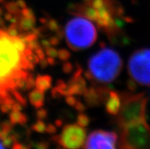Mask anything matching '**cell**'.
<instances>
[{
    "label": "cell",
    "instance_id": "cell-20",
    "mask_svg": "<svg viewBox=\"0 0 150 149\" xmlns=\"http://www.w3.org/2000/svg\"><path fill=\"white\" fill-rule=\"evenodd\" d=\"M45 54L48 57H51V58L56 59L57 57V54H58V50L55 49L54 47H49L46 48L45 49Z\"/></svg>",
    "mask_w": 150,
    "mask_h": 149
},
{
    "label": "cell",
    "instance_id": "cell-22",
    "mask_svg": "<svg viewBox=\"0 0 150 149\" xmlns=\"http://www.w3.org/2000/svg\"><path fill=\"white\" fill-rule=\"evenodd\" d=\"M72 70H73V66H72L71 62H69L67 61V62H65L64 64L63 65V71L64 73H70V72H72Z\"/></svg>",
    "mask_w": 150,
    "mask_h": 149
},
{
    "label": "cell",
    "instance_id": "cell-13",
    "mask_svg": "<svg viewBox=\"0 0 150 149\" xmlns=\"http://www.w3.org/2000/svg\"><path fill=\"white\" fill-rule=\"evenodd\" d=\"M28 99L30 105H32L34 107L37 109L41 108L44 106V101H45L44 91L35 88L29 93Z\"/></svg>",
    "mask_w": 150,
    "mask_h": 149
},
{
    "label": "cell",
    "instance_id": "cell-16",
    "mask_svg": "<svg viewBox=\"0 0 150 149\" xmlns=\"http://www.w3.org/2000/svg\"><path fill=\"white\" fill-rule=\"evenodd\" d=\"M46 127H47V125L44 121L42 119H38L36 123L32 125L31 129L38 133H44V132H46Z\"/></svg>",
    "mask_w": 150,
    "mask_h": 149
},
{
    "label": "cell",
    "instance_id": "cell-25",
    "mask_svg": "<svg viewBox=\"0 0 150 149\" xmlns=\"http://www.w3.org/2000/svg\"><path fill=\"white\" fill-rule=\"evenodd\" d=\"M57 132V127L55 125L53 124H48L46 127V132H47L49 134H53Z\"/></svg>",
    "mask_w": 150,
    "mask_h": 149
},
{
    "label": "cell",
    "instance_id": "cell-1",
    "mask_svg": "<svg viewBox=\"0 0 150 149\" xmlns=\"http://www.w3.org/2000/svg\"><path fill=\"white\" fill-rule=\"evenodd\" d=\"M29 44L28 34L12 35L0 29V109L10 113L15 103L26 105L19 90L25 88L29 71L40 59Z\"/></svg>",
    "mask_w": 150,
    "mask_h": 149
},
{
    "label": "cell",
    "instance_id": "cell-9",
    "mask_svg": "<svg viewBox=\"0 0 150 149\" xmlns=\"http://www.w3.org/2000/svg\"><path fill=\"white\" fill-rule=\"evenodd\" d=\"M109 92L110 90L108 88L92 87L87 89L84 94V98L88 105L90 107H96L106 101Z\"/></svg>",
    "mask_w": 150,
    "mask_h": 149
},
{
    "label": "cell",
    "instance_id": "cell-21",
    "mask_svg": "<svg viewBox=\"0 0 150 149\" xmlns=\"http://www.w3.org/2000/svg\"><path fill=\"white\" fill-rule=\"evenodd\" d=\"M47 117V111L45 109L43 108H39V109L37 112V118L38 119H44Z\"/></svg>",
    "mask_w": 150,
    "mask_h": 149
},
{
    "label": "cell",
    "instance_id": "cell-8",
    "mask_svg": "<svg viewBox=\"0 0 150 149\" xmlns=\"http://www.w3.org/2000/svg\"><path fill=\"white\" fill-rule=\"evenodd\" d=\"M117 135L114 132L105 130H95L88 136L86 142L85 148H116Z\"/></svg>",
    "mask_w": 150,
    "mask_h": 149
},
{
    "label": "cell",
    "instance_id": "cell-23",
    "mask_svg": "<svg viewBox=\"0 0 150 149\" xmlns=\"http://www.w3.org/2000/svg\"><path fill=\"white\" fill-rule=\"evenodd\" d=\"M77 101H78L77 99L72 95H67V97H66V102H67V104L69 106H72V107H74V105L76 104V103Z\"/></svg>",
    "mask_w": 150,
    "mask_h": 149
},
{
    "label": "cell",
    "instance_id": "cell-27",
    "mask_svg": "<svg viewBox=\"0 0 150 149\" xmlns=\"http://www.w3.org/2000/svg\"><path fill=\"white\" fill-rule=\"evenodd\" d=\"M128 88L131 91H135L136 90V82L133 79L129 80V82H128Z\"/></svg>",
    "mask_w": 150,
    "mask_h": 149
},
{
    "label": "cell",
    "instance_id": "cell-10",
    "mask_svg": "<svg viewBox=\"0 0 150 149\" xmlns=\"http://www.w3.org/2000/svg\"><path fill=\"white\" fill-rule=\"evenodd\" d=\"M82 68L79 66L78 68L75 71L70 81L67 84L68 95H84L87 91L86 80L82 76Z\"/></svg>",
    "mask_w": 150,
    "mask_h": 149
},
{
    "label": "cell",
    "instance_id": "cell-29",
    "mask_svg": "<svg viewBox=\"0 0 150 149\" xmlns=\"http://www.w3.org/2000/svg\"><path fill=\"white\" fill-rule=\"evenodd\" d=\"M6 148V146L4 145L3 142H2V140L0 139V148Z\"/></svg>",
    "mask_w": 150,
    "mask_h": 149
},
{
    "label": "cell",
    "instance_id": "cell-3",
    "mask_svg": "<svg viewBox=\"0 0 150 149\" xmlns=\"http://www.w3.org/2000/svg\"><path fill=\"white\" fill-rule=\"evenodd\" d=\"M64 34L69 47L75 51L90 47L98 37L97 30L93 23L89 19L79 15L68 21Z\"/></svg>",
    "mask_w": 150,
    "mask_h": 149
},
{
    "label": "cell",
    "instance_id": "cell-2",
    "mask_svg": "<svg viewBox=\"0 0 150 149\" xmlns=\"http://www.w3.org/2000/svg\"><path fill=\"white\" fill-rule=\"evenodd\" d=\"M123 67L119 53L111 48L104 47L90 57L88 62V71L86 77L98 83H110L120 75Z\"/></svg>",
    "mask_w": 150,
    "mask_h": 149
},
{
    "label": "cell",
    "instance_id": "cell-18",
    "mask_svg": "<svg viewBox=\"0 0 150 149\" xmlns=\"http://www.w3.org/2000/svg\"><path fill=\"white\" fill-rule=\"evenodd\" d=\"M71 57L70 52H69L66 49H61L58 50V54H57V58L60 59L61 61L67 62L69 60V59Z\"/></svg>",
    "mask_w": 150,
    "mask_h": 149
},
{
    "label": "cell",
    "instance_id": "cell-12",
    "mask_svg": "<svg viewBox=\"0 0 150 149\" xmlns=\"http://www.w3.org/2000/svg\"><path fill=\"white\" fill-rule=\"evenodd\" d=\"M17 25L19 30L21 31H25V32L32 31L36 25V18L34 16V14L33 13L30 15H21V14Z\"/></svg>",
    "mask_w": 150,
    "mask_h": 149
},
{
    "label": "cell",
    "instance_id": "cell-15",
    "mask_svg": "<svg viewBox=\"0 0 150 149\" xmlns=\"http://www.w3.org/2000/svg\"><path fill=\"white\" fill-rule=\"evenodd\" d=\"M9 119L10 123L12 125H23L28 121V117L25 113H21V110L16 109H12L10 111Z\"/></svg>",
    "mask_w": 150,
    "mask_h": 149
},
{
    "label": "cell",
    "instance_id": "cell-6",
    "mask_svg": "<svg viewBox=\"0 0 150 149\" xmlns=\"http://www.w3.org/2000/svg\"><path fill=\"white\" fill-rule=\"evenodd\" d=\"M128 71L136 83L150 85V48L136 50L128 61Z\"/></svg>",
    "mask_w": 150,
    "mask_h": 149
},
{
    "label": "cell",
    "instance_id": "cell-28",
    "mask_svg": "<svg viewBox=\"0 0 150 149\" xmlns=\"http://www.w3.org/2000/svg\"><path fill=\"white\" fill-rule=\"evenodd\" d=\"M16 2H17L18 6H19V8H20L21 9H22V8H24L27 7L26 3H25V2L24 1V0H17V1H16Z\"/></svg>",
    "mask_w": 150,
    "mask_h": 149
},
{
    "label": "cell",
    "instance_id": "cell-11",
    "mask_svg": "<svg viewBox=\"0 0 150 149\" xmlns=\"http://www.w3.org/2000/svg\"><path fill=\"white\" fill-rule=\"evenodd\" d=\"M121 96L117 91H110L108 99L105 101L106 111L112 116H117L121 107Z\"/></svg>",
    "mask_w": 150,
    "mask_h": 149
},
{
    "label": "cell",
    "instance_id": "cell-24",
    "mask_svg": "<svg viewBox=\"0 0 150 149\" xmlns=\"http://www.w3.org/2000/svg\"><path fill=\"white\" fill-rule=\"evenodd\" d=\"M74 107L76 110H78L79 113H82V112L85 111L86 109V106L83 103H82L81 101H77L76 103V104L74 105Z\"/></svg>",
    "mask_w": 150,
    "mask_h": 149
},
{
    "label": "cell",
    "instance_id": "cell-26",
    "mask_svg": "<svg viewBox=\"0 0 150 149\" xmlns=\"http://www.w3.org/2000/svg\"><path fill=\"white\" fill-rule=\"evenodd\" d=\"M59 38H58L57 37H52L49 39V41H50V44L51 46H57L59 44Z\"/></svg>",
    "mask_w": 150,
    "mask_h": 149
},
{
    "label": "cell",
    "instance_id": "cell-4",
    "mask_svg": "<svg viewBox=\"0 0 150 149\" xmlns=\"http://www.w3.org/2000/svg\"><path fill=\"white\" fill-rule=\"evenodd\" d=\"M121 107L117 115L116 123L120 128L146 120L147 97L144 93L124 94Z\"/></svg>",
    "mask_w": 150,
    "mask_h": 149
},
{
    "label": "cell",
    "instance_id": "cell-14",
    "mask_svg": "<svg viewBox=\"0 0 150 149\" xmlns=\"http://www.w3.org/2000/svg\"><path fill=\"white\" fill-rule=\"evenodd\" d=\"M51 76L44 75V76H38L35 78V88L44 91L49 90L52 85Z\"/></svg>",
    "mask_w": 150,
    "mask_h": 149
},
{
    "label": "cell",
    "instance_id": "cell-5",
    "mask_svg": "<svg viewBox=\"0 0 150 149\" xmlns=\"http://www.w3.org/2000/svg\"><path fill=\"white\" fill-rule=\"evenodd\" d=\"M118 147L128 149H150V126L146 120L121 129Z\"/></svg>",
    "mask_w": 150,
    "mask_h": 149
},
{
    "label": "cell",
    "instance_id": "cell-19",
    "mask_svg": "<svg viewBox=\"0 0 150 149\" xmlns=\"http://www.w3.org/2000/svg\"><path fill=\"white\" fill-rule=\"evenodd\" d=\"M47 24L48 29L52 30V31H56V32H57V30L60 29L57 21H56L55 20H53V19H50L49 21H47Z\"/></svg>",
    "mask_w": 150,
    "mask_h": 149
},
{
    "label": "cell",
    "instance_id": "cell-17",
    "mask_svg": "<svg viewBox=\"0 0 150 149\" xmlns=\"http://www.w3.org/2000/svg\"><path fill=\"white\" fill-rule=\"evenodd\" d=\"M90 118L86 115V113H80L77 117V124H79L80 126L86 127L88 126L90 123Z\"/></svg>",
    "mask_w": 150,
    "mask_h": 149
},
{
    "label": "cell",
    "instance_id": "cell-7",
    "mask_svg": "<svg viewBox=\"0 0 150 149\" xmlns=\"http://www.w3.org/2000/svg\"><path fill=\"white\" fill-rule=\"evenodd\" d=\"M53 140L65 148H83L86 140V130L79 124L66 125L60 134L53 136Z\"/></svg>",
    "mask_w": 150,
    "mask_h": 149
}]
</instances>
